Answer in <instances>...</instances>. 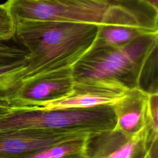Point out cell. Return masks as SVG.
<instances>
[{"label":"cell","instance_id":"cell-9","mask_svg":"<svg viewBox=\"0 0 158 158\" xmlns=\"http://www.w3.org/2000/svg\"><path fill=\"white\" fill-rule=\"evenodd\" d=\"M148 93L139 87L130 88L112 105L115 124L113 130L130 137L146 130Z\"/></svg>","mask_w":158,"mask_h":158},{"label":"cell","instance_id":"cell-8","mask_svg":"<svg viewBox=\"0 0 158 158\" xmlns=\"http://www.w3.org/2000/svg\"><path fill=\"white\" fill-rule=\"evenodd\" d=\"M146 131L143 130L128 137L113 130L89 138L88 158H135L140 151L147 149Z\"/></svg>","mask_w":158,"mask_h":158},{"label":"cell","instance_id":"cell-13","mask_svg":"<svg viewBox=\"0 0 158 158\" xmlns=\"http://www.w3.org/2000/svg\"><path fill=\"white\" fill-rule=\"evenodd\" d=\"M0 39V69L6 67L27 59L29 52L23 47Z\"/></svg>","mask_w":158,"mask_h":158},{"label":"cell","instance_id":"cell-4","mask_svg":"<svg viewBox=\"0 0 158 158\" xmlns=\"http://www.w3.org/2000/svg\"><path fill=\"white\" fill-rule=\"evenodd\" d=\"M115 117L112 106L86 109L33 110L14 108L0 114V133L25 130L82 131L98 135L113 130Z\"/></svg>","mask_w":158,"mask_h":158},{"label":"cell","instance_id":"cell-17","mask_svg":"<svg viewBox=\"0 0 158 158\" xmlns=\"http://www.w3.org/2000/svg\"><path fill=\"white\" fill-rule=\"evenodd\" d=\"M141 158H152V156H151V154L150 148H148V149H146L144 152V153L143 154Z\"/></svg>","mask_w":158,"mask_h":158},{"label":"cell","instance_id":"cell-10","mask_svg":"<svg viewBox=\"0 0 158 158\" xmlns=\"http://www.w3.org/2000/svg\"><path fill=\"white\" fill-rule=\"evenodd\" d=\"M146 33L153 32L131 26L99 25L98 33L94 45L122 46Z\"/></svg>","mask_w":158,"mask_h":158},{"label":"cell","instance_id":"cell-15","mask_svg":"<svg viewBox=\"0 0 158 158\" xmlns=\"http://www.w3.org/2000/svg\"><path fill=\"white\" fill-rule=\"evenodd\" d=\"M14 107L9 105L8 104L3 102H0V114L7 113L12 110Z\"/></svg>","mask_w":158,"mask_h":158},{"label":"cell","instance_id":"cell-2","mask_svg":"<svg viewBox=\"0 0 158 158\" xmlns=\"http://www.w3.org/2000/svg\"><path fill=\"white\" fill-rule=\"evenodd\" d=\"M6 3L15 22L57 20L158 32V9L144 0H7Z\"/></svg>","mask_w":158,"mask_h":158},{"label":"cell","instance_id":"cell-14","mask_svg":"<svg viewBox=\"0 0 158 158\" xmlns=\"http://www.w3.org/2000/svg\"><path fill=\"white\" fill-rule=\"evenodd\" d=\"M15 30V22L12 17L6 2L0 4V39H13Z\"/></svg>","mask_w":158,"mask_h":158},{"label":"cell","instance_id":"cell-18","mask_svg":"<svg viewBox=\"0 0 158 158\" xmlns=\"http://www.w3.org/2000/svg\"><path fill=\"white\" fill-rule=\"evenodd\" d=\"M35 1H46V0H33Z\"/></svg>","mask_w":158,"mask_h":158},{"label":"cell","instance_id":"cell-16","mask_svg":"<svg viewBox=\"0 0 158 158\" xmlns=\"http://www.w3.org/2000/svg\"><path fill=\"white\" fill-rule=\"evenodd\" d=\"M150 5L158 9V0H144Z\"/></svg>","mask_w":158,"mask_h":158},{"label":"cell","instance_id":"cell-5","mask_svg":"<svg viewBox=\"0 0 158 158\" xmlns=\"http://www.w3.org/2000/svg\"><path fill=\"white\" fill-rule=\"evenodd\" d=\"M75 81L73 91L67 96L23 108L33 110H55L112 106L131 88L122 82L115 80Z\"/></svg>","mask_w":158,"mask_h":158},{"label":"cell","instance_id":"cell-6","mask_svg":"<svg viewBox=\"0 0 158 158\" xmlns=\"http://www.w3.org/2000/svg\"><path fill=\"white\" fill-rule=\"evenodd\" d=\"M75 83L72 69L25 79L22 81L6 102L17 107L35 106L67 96L73 91Z\"/></svg>","mask_w":158,"mask_h":158},{"label":"cell","instance_id":"cell-7","mask_svg":"<svg viewBox=\"0 0 158 158\" xmlns=\"http://www.w3.org/2000/svg\"><path fill=\"white\" fill-rule=\"evenodd\" d=\"M82 131L25 130L0 133V158H20L66 142L90 138Z\"/></svg>","mask_w":158,"mask_h":158},{"label":"cell","instance_id":"cell-11","mask_svg":"<svg viewBox=\"0 0 158 158\" xmlns=\"http://www.w3.org/2000/svg\"><path fill=\"white\" fill-rule=\"evenodd\" d=\"M89 139V138H87L64 143L20 158H70L78 156H87Z\"/></svg>","mask_w":158,"mask_h":158},{"label":"cell","instance_id":"cell-12","mask_svg":"<svg viewBox=\"0 0 158 158\" xmlns=\"http://www.w3.org/2000/svg\"><path fill=\"white\" fill-rule=\"evenodd\" d=\"M27 70V59L0 69V102L7 103L9 96L25 78Z\"/></svg>","mask_w":158,"mask_h":158},{"label":"cell","instance_id":"cell-1","mask_svg":"<svg viewBox=\"0 0 158 158\" xmlns=\"http://www.w3.org/2000/svg\"><path fill=\"white\" fill-rule=\"evenodd\" d=\"M99 28L57 20L16 22L13 39L29 52L23 80L73 69L93 46Z\"/></svg>","mask_w":158,"mask_h":158},{"label":"cell","instance_id":"cell-3","mask_svg":"<svg viewBox=\"0 0 158 158\" xmlns=\"http://www.w3.org/2000/svg\"><path fill=\"white\" fill-rule=\"evenodd\" d=\"M157 46L158 32L143 34L122 46L93 45L73 67L75 80H115L128 86L127 81L134 79L138 86L143 67Z\"/></svg>","mask_w":158,"mask_h":158}]
</instances>
